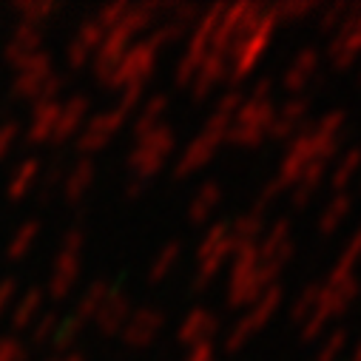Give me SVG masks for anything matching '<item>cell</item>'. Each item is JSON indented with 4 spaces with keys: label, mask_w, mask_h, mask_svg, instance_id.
I'll return each instance as SVG.
<instances>
[{
    "label": "cell",
    "mask_w": 361,
    "mask_h": 361,
    "mask_svg": "<svg viewBox=\"0 0 361 361\" xmlns=\"http://www.w3.org/2000/svg\"><path fill=\"white\" fill-rule=\"evenodd\" d=\"M270 92H274V77H259L250 88V100H270Z\"/></svg>",
    "instance_id": "4dcf8cb0"
},
{
    "label": "cell",
    "mask_w": 361,
    "mask_h": 361,
    "mask_svg": "<svg viewBox=\"0 0 361 361\" xmlns=\"http://www.w3.org/2000/svg\"><path fill=\"white\" fill-rule=\"evenodd\" d=\"M225 9H228V4H214L211 9H205V12L200 15V20L194 23V35H191V43H188V51H185V54L200 57V60L208 54V46H211L214 29L219 26V20H222Z\"/></svg>",
    "instance_id": "7c38bea8"
},
{
    "label": "cell",
    "mask_w": 361,
    "mask_h": 361,
    "mask_svg": "<svg viewBox=\"0 0 361 361\" xmlns=\"http://www.w3.org/2000/svg\"><path fill=\"white\" fill-rule=\"evenodd\" d=\"M344 123H347V111L344 109H330L327 114H322L316 123H313V128H316V134H322V137H341L344 134Z\"/></svg>",
    "instance_id": "7402d4cb"
},
{
    "label": "cell",
    "mask_w": 361,
    "mask_h": 361,
    "mask_svg": "<svg viewBox=\"0 0 361 361\" xmlns=\"http://www.w3.org/2000/svg\"><path fill=\"white\" fill-rule=\"evenodd\" d=\"M307 114H310V97H305V94L290 97L288 103L276 106V114H274V123H270V128H267V137L276 140V142H290L302 131Z\"/></svg>",
    "instance_id": "ba28073f"
},
{
    "label": "cell",
    "mask_w": 361,
    "mask_h": 361,
    "mask_svg": "<svg viewBox=\"0 0 361 361\" xmlns=\"http://www.w3.org/2000/svg\"><path fill=\"white\" fill-rule=\"evenodd\" d=\"M358 228H361V225H358Z\"/></svg>",
    "instance_id": "d590c367"
},
{
    "label": "cell",
    "mask_w": 361,
    "mask_h": 361,
    "mask_svg": "<svg viewBox=\"0 0 361 361\" xmlns=\"http://www.w3.org/2000/svg\"><path fill=\"white\" fill-rule=\"evenodd\" d=\"M233 239H231V222H216L205 231L200 250H197V274H194V290H208L222 264L231 259Z\"/></svg>",
    "instance_id": "8992f818"
},
{
    "label": "cell",
    "mask_w": 361,
    "mask_h": 361,
    "mask_svg": "<svg viewBox=\"0 0 361 361\" xmlns=\"http://www.w3.org/2000/svg\"><path fill=\"white\" fill-rule=\"evenodd\" d=\"M216 344L214 341H205V344H197V347H191V353H188V358L185 361H216Z\"/></svg>",
    "instance_id": "f546056e"
},
{
    "label": "cell",
    "mask_w": 361,
    "mask_h": 361,
    "mask_svg": "<svg viewBox=\"0 0 361 361\" xmlns=\"http://www.w3.org/2000/svg\"><path fill=\"white\" fill-rule=\"evenodd\" d=\"M159 324H162V316L159 313H154V310H145V313H140V322L134 324V338H140V341H148L157 330H159Z\"/></svg>",
    "instance_id": "484cf974"
},
{
    "label": "cell",
    "mask_w": 361,
    "mask_h": 361,
    "mask_svg": "<svg viewBox=\"0 0 361 361\" xmlns=\"http://www.w3.org/2000/svg\"><path fill=\"white\" fill-rule=\"evenodd\" d=\"M288 242H293V225H290L288 216H279L274 225H267V228H264V233H262L259 242H256L259 262H264V259H270L274 253H279Z\"/></svg>",
    "instance_id": "9a60e30c"
},
{
    "label": "cell",
    "mask_w": 361,
    "mask_h": 361,
    "mask_svg": "<svg viewBox=\"0 0 361 361\" xmlns=\"http://www.w3.org/2000/svg\"><path fill=\"white\" fill-rule=\"evenodd\" d=\"M185 29H188V26L171 20V23H165V26L157 32V37L151 40V46H154V43H159V46H162V43H171V40H176V37H183V35H185Z\"/></svg>",
    "instance_id": "f1b7e54d"
},
{
    "label": "cell",
    "mask_w": 361,
    "mask_h": 361,
    "mask_svg": "<svg viewBox=\"0 0 361 361\" xmlns=\"http://www.w3.org/2000/svg\"><path fill=\"white\" fill-rule=\"evenodd\" d=\"M324 173H327V162L313 159V162L305 165V171H302V176H299V183H296V185H302V188H307V191L316 194L319 185H322V179H324Z\"/></svg>",
    "instance_id": "d4e9b609"
},
{
    "label": "cell",
    "mask_w": 361,
    "mask_h": 361,
    "mask_svg": "<svg viewBox=\"0 0 361 361\" xmlns=\"http://www.w3.org/2000/svg\"><path fill=\"white\" fill-rule=\"evenodd\" d=\"M358 293H361V282H358V276H350V279H338V282H322V296H319V307H316V313L299 327V338L305 341V344H310V341H319L322 338V333L327 330V324H330V319H338V316H344L347 310H350V305L358 299Z\"/></svg>",
    "instance_id": "3957f363"
},
{
    "label": "cell",
    "mask_w": 361,
    "mask_h": 361,
    "mask_svg": "<svg viewBox=\"0 0 361 361\" xmlns=\"http://www.w3.org/2000/svg\"><path fill=\"white\" fill-rule=\"evenodd\" d=\"M200 57H191V54H185L183 60H179V66H176V74H173V80H176V85H183V88H188L191 82H194V77H197V71H200Z\"/></svg>",
    "instance_id": "4316f807"
},
{
    "label": "cell",
    "mask_w": 361,
    "mask_h": 361,
    "mask_svg": "<svg viewBox=\"0 0 361 361\" xmlns=\"http://www.w3.org/2000/svg\"><path fill=\"white\" fill-rule=\"evenodd\" d=\"M219 202H222V188H219V183H216V179H205V183L200 185V191L194 194L191 205H188V219H191L194 225H205V222L214 216V211L219 208Z\"/></svg>",
    "instance_id": "5bb4252c"
},
{
    "label": "cell",
    "mask_w": 361,
    "mask_h": 361,
    "mask_svg": "<svg viewBox=\"0 0 361 361\" xmlns=\"http://www.w3.org/2000/svg\"><path fill=\"white\" fill-rule=\"evenodd\" d=\"M327 57L336 71H347L361 57V4H353L341 26L330 35Z\"/></svg>",
    "instance_id": "52a82bcc"
},
{
    "label": "cell",
    "mask_w": 361,
    "mask_h": 361,
    "mask_svg": "<svg viewBox=\"0 0 361 361\" xmlns=\"http://www.w3.org/2000/svg\"><path fill=\"white\" fill-rule=\"evenodd\" d=\"M231 276H228V307H250L267 288L259 276V250L256 242H233L231 250Z\"/></svg>",
    "instance_id": "7a4b0ae2"
},
{
    "label": "cell",
    "mask_w": 361,
    "mask_h": 361,
    "mask_svg": "<svg viewBox=\"0 0 361 361\" xmlns=\"http://www.w3.org/2000/svg\"><path fill=\"white\" fill-rule=\"evenodd\" d=\"M350 6H353V0H336V4L324 6L322 15H319V23H316L319 35H333V32L341 26V20L347 18Z\"/></svg>",
    "instance_id": "44dd1931"
},
{
    "label": "cell",
    "mask_w": 361,
    "mask_h": 361,
    "mask_svg": "<svg viewBox=\"0 0 361 361\" xmlns=\"http://www.w3.org/2000/svg\"><path fill=\"white\" fill-rule=\"evenodd\" d=\"M282 194H288V185H282L279 183V179L274 176V179H270V183H264V188L259 191V197H256V202H253V208L256 211H270V208H274V202L282 197Z\"/></svg>",
    "instance_id": "cb8c5ba5"
},
{
    "label": "cell",
    "mask_w": 361,
    "mask_h": 361,
    "mask_svg": "<svg viewBox=\"0 0 361 361\" xmlns=\"http://www.w3.org/2000/svg\"><path fill=\"white\" fill-rule=\"evenodd\" d=\"M358 82H361V68H358Z\"/></svg>",
    "instance_id": "e575fe53"
},
{
    "label": "cell",
    "mask_w": 361,
    "mask_h": 361,
    "mask_svg": "<svg viewBox=\"0 0 361 361\" xmlns=\"http://www.w3.org/2000/svg\"><path fill=\"white\" fill-rule=\"evenodd\" d=\"M276 26H279V23H276L274 12H270V6H264L262 18L233 43V49H231V54H228V63H231V68H228V82H231V88H239V85L245 82V77L262 63V57H264L267 49H270V40H274Z\"/></svg>",
    "instance_id": "6da1fadb"
},
{
    "label": "cell",
    "mask_w": 361,
    "mask_h": 361,
    "mask_svg": "<svg viewBox=\"0 0 361 361\" xmlns=\"http://www.w3.org/2000/svg\"><path fill=\"white\" fill-rule=\"evenodd\" d=\"M319 60H322V54L313 46H305V49L296 51V57L290 60V66L282 74V85H285V92L290 97H302L307 92V85L319 74Z\"/></svg>",
    "instance_id": "9c48e42d"
},
{
    "label": "cell",
    "mask_w": 361,
    "mask_h": 361,
    "mask_svg": "<svg viewBox=\"0 0 361 361\" xmlns=\"http://www.w3.org/2000/svg\"><path fill=\"white\" fill-rule=\"evenodd\" d=\"M347 341H350V336H347V330H333V333H327V338L322 341V347H319V353H316V361H336L344 350H347Z\"/></svg>",
    "instance_id": "603a6c76"
},
{
    "label": "cell",
    "mask_w": 361,
    "mask_h": 361,
    "mask_svg": "<svg viewBox=\"0 0 361 361\" xmlns=\"http://www.w3.org/2000/svg\"><path fill=\"white\" fill-rule=\"evenodd\" d=\"M274 114H276L274 100L245 97L242 109L236 111V117H233V123L225 134V142H231L236 148H259L267 140V128H270V123H274Z\"/></svg>",
    "instance_id": "5b68a950"
},
{
    "label": "cell",
    "mask_w": 361,
    "mask_h": 361,
    "mask_svg": "<svg viewBox=\"0 0 361 361\" xmlns=\"http://www.w3.org/2000/svg\"><path fill=\"white\" fill-rule=\"evenodd\" d=\"M264 228H267L264 211L250 208V211L239 214V216L231 222V239H233V242H259V236L264 233Z\"/></svg>",
    "instance_id": "e0dca14e"
},
{
    "label": "cell",
    "mask_w": 361,
    "mask_h": 361,
    "mask_svg": "<svg viewBox=\"0 0 361 361\" xmlns=\"http://www.w3.org/2000/svg\"><path fill=\"white\" fill-rule=\"evenodd\" d=\"M310 200H313V191H307V188H302V185H293V188H290V205H293L296 211H305V208L310 205Z\"/></svg>",
    "instance_id": "d6a6232c"
},
{
    "label": "cell",
    "mask_w": 361,
    "mask_h": 361,
    "mask_svg": "<svg viewBox=\"0 0 361 361\" xmlns=\"http://www.w3.org/2000/svg\"><path fill=\"white\" fill-rule=\"evenodd\" d=\"M353 202H355L353 194H347V191L336 194V197L322 208V214H319V233H322V236H333V233L341 228V222L350 216Z\"/></svg>",
    "instance_id": "2e32d148"
},
{
    "label": "cell",
    "mask_w": 361,
    "mask_h": 361,
    "mask_svg": "<svg viewBox=\"0 0 361 361\" xmlns=\"http://www.w3.org/2000/svg\"><path fill=\"white\" fill-rule=\"evenodd\" d=\"M165 106H168V100H165V97H157V100H154V103L145 109V117H142V126H140V128H148L151 123H157V120L162 117Z\"/></svg>",
    "instance_id": "1f68e13d"
},
{
    "label": "cell",
    "mask_w": 361,
    "mask_h": 361,
    "mask_svg": "<svg viewBox=\"0 0 361 361\" xmlns=\"http://www.w3.org/2000/svg\"><path fill=\"white\" fill-rule=\"evenodd\" d=\"M228 68H231V63H228V57H222V54L208 51V54L202 57L200 71H197V77H194V82H191V97H194V103H202V100L211 97V92H216V85H222V82L228 80Z\"/></svg>",
    "instance_id": "30bf717a"
},
{
    "label": "cell",
    "mask_w": 361,
    "mask_h": 361,
    "mask_svg": "<svg viewBox=\"0 0 361 361\" xmlns=\"http://www.w3.org/2000/svg\"><path fill=\"white\" fill-rule=\"evenodd\" d=\"M219 333V316L208 307H197L185 316V322L179 324V341L188 344V347H197V344H205V341H214V336Z\"/></svg>",
    "instance_id": "8fae6325"
},
{
    "label": "cell",
    "mask_w": 361,
    "mask_h": 361,
    "mask_svg": "<svg viewBox=\"0 0 361 361\" xmlns=\"http://www.w3.org/2000/svg\"><path fill=\"white\" fill-rule=\"evenodd\" d=\"M358 168H361V148H350V151L338 154V159H336V165L330 171V185H333L336 194H341L353 183V176L358 173Z\"/></svg>",
    "instance_id": "ac0fdd59"
},
{
    "label": "cell",
    "mask_w": 361,
    "mask_h": 361,
    "mask_svg": "<svg viewBox=\"0 0 361 361\" xmlns=\"http://www.w3.org/2000/svg\"><path fill=\"white\" fill-rule=\"evenodd\" d=\"M282 302H285V288L282 285H274V288H267L247 310H245V316L242 319H236V324L225 333V341H222V350L225 353H239V350H245V344L259 333V330H264L267 324H270V319H274L276 313H279V307H282Z\"/></svg>",
    "instance_id": "277c9868"
},
{
    "label": "cell",
    "mask_w": 361,
    "mask_h": 361,
    "mask_svg": "<svg viewBox=\"0 0 361 361\" xmlns=\"http://www.w3.org/2000/svg\"><path fill=\"white\" fill-rule=\"evenodd\" d=\"M319 296H322V282H310V285H305V288L299 290V296L293 299V305H290V322L302 327V324L316 313V307H319Z\"/></svg>",
    "instance_id": "ffe728a7"
},
{
    "label": "cell",
    "mask_w": 361,
    "mask_h": 361,
    "mask_svg": "<svg viewBox=\"0 0 361 361\" xmlns=\"http://www.w3.org/2000/svg\"><path fill=\"white\" fill-rule=\"evenodd\" d=\"M270 12H274L276 23H302L305 18L316 15L319 12V4L316 0H282V4H274L270 6Z\"/></svg>",
    "instance_id": "d6986e66"
},
{
    "label": "cell",
    "mask_w": 361,
    "mask_h": 361,
    "mask_svg": "<svg viewBox=\"0 0 361 361\" xmlns=\"http://www.w3.org/2000/svg\"><path fill=\"white\" fill-rule=\"evenodd\" d=\"M179 250H183V247H179V242H171V245H168V247L159 253V259L154 262V274H151L154 279H162V276L168 274V270L176 264V259H179Z\"/></svg>",
    "instance_id": "83f0119b"
},
{
    "label": "cell",
    "mask_w": 361,
    "mask_h": 361,
    "mask_svg": "<svg viewBox=\"0 0 361 361\" xmlns=\"http://www.w3.org/2000/svg\"><path fill=\"white\" fill-rule=\"evenodd\" d=\"M173 145H176V137H173L171 128H157V131H151V137L145 140V148H142L137 165H140L142 171H148V173H151V171H159V165L168 159V154L173 151Z\"/></svg>",
    "instance_id": "4fadbf2b"
},
{
    "label": "cell",
    "mask_w": 361,
    "mask_h": 361,
    "mask_svg": "<svg viewBox=\"0 0 361 361\" xmlns=\"http://www.w3.org/2000/svg\"><path fill=\"white\" fill-rule=\"evenodd\" d=\"M350 361H361V336H358V341L353 344V353H350Z\"/></svg>",
    "instance_id": "836d02e7"
}]
</instances>
